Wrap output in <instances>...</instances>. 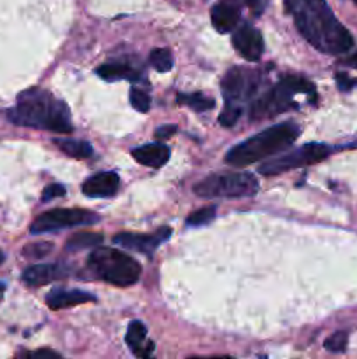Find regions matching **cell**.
<instances>
[{
    "mask_svg": "<svg viewBox=\"0 0 357 359\" xmlns=\"http://www.w3.org/2000/svg\"><path fill=\"white\" fill-rule=\"evenodd\" d=\"M287 13L293 16L300 34L326 55H343L354 48V37L326 0H286Z\"/></svg>",
    "mask_w": 357,
    "mask_h": 359,
    "instance_id": "obj_1",
    "label": "cell"
},
{
    "mask_svg": "<svg viewBox=\"0 0 357 359\" xmlns=\"http://www.w3.org/2000/svg\"><path fill=\"white\" fill-rule=\"evenodd\" d=\"M7 118L16 125L49 130L55 133H72V121L66 104L44 90H27L18 97L16 107L7 111Z\"/></svg>",
    "mask_w": 357,
    "mask_h": 359,
    "instance_id": "obj_2",
    "label": "cell"
},
{
    "mask_svg": "<svg viewBox=\"0 0 357 359\" xmlns=\"http://www.w3.org/2000/svg\"><path fill=\"white\" fill-rule=\"evenodd\" d=\"M298 137H300V126L294 123L273 125L252 135L251 139L244 140L238 146L231 147L224 156V161L233 167H247V165L258 163L273 154L282 153L284 149L296 142Z\"/></svg>",
    "mask_w": 357,
    "mask_h": 359,
    "instance_id": "obj_3",
    "label": "cell"
},
{
    "mask_svg": "<svg viewBox=\"0 0 357 359\" xmlns=\"http://www.w3.org/2000/svg\"><path fill=\"white\" fill-rule=\"evenodd\" d=\"M88 266L98 279L118 287L133 286L142 276V265L114 248H94L88 258Z\"/></svg>",
    "mask_w": 357,
    "mask_h": 359,
    "instance_id": "obj_4",
    "label": "cell"
},
{
    "mask_svg": "<svg viewBox=\"0 0 357 359\" xmlns=\"http://www.w3.org/2000/svg\"><path fill=\"white\" fill-rule=\"evenodd\" d=\"M296 93L310 95L312 100L315 102V86L307 77L294 76V74L282 76V79L272 90L262 93L252 104L248 116H251V119L275 118V116L289 111L290 107H296V104L293 102V97Z\"/></svg>",
    "mask_w": 357,
    "mask_h": 359,
    "instance_id": "obj_5",
    "label": "cell"
},
{
    "mask_svg": "<svg viewBox=\"0 0 357 359\" xmlns=\"http://www.w3.org/2000/svg\"><path fill=\"white\" fill-rule=\"evenodd\" d=\"M258 189V179L248 172L214 174L192 186V191L200 198H241L255 195Z\"/></svg>",
    "mask_w": 357,
    "mask_h": 359,
    "instance_id": "obj_6",
    "label": "cell"
},
{
    "mask_svg": "<svg viewBox=\"0 0 357 359\" xmlns=\"http://www.w3.org/2000/svg\"><path fill=\"white\" fill-rule=\"evenodd\" d=\"M331 147L326 146V144H304V146L298 147V149L290 151V153H286L282 156L275 158V160H270L266 163H262L259 167V174L268 175L270 177V175H279L284 174V172L307 167V165L318 163V161L326 160L331 154Z\"/></svg>",
    "mask_w": 357,
    "mask_h": 359,
    "instance_id": "obj_7",
    "label": "cell"
},
{
    "mask_svg": "<svg viewBox=\"0 0 357 359\" xmlns=\"http://www.w3.org/2000/svg\"><path fill=\"white\" fill-rule=\"evenodd\" d=\"M98 219H100L98 214L90 212V210L84 209H52L41 214V216L31 223L30 233H51V231L80 226V224H93L97 223Z\"/></svg>",
    "mask_w": 357,
    "mask_h": 359,
    "instance_id": "obj_8",
    "label": "cell"
},
{
    "mask_svg": "<svg viewBox=\"0 0 357 359\" xmlns=\"http://www.w3.org/2000/svg\"><path fill=\"white\" fill-rule=\"evenodd\" d=\"M259 86H261V74L258 70L240 69V67L227 70L220 83L226 104L240 105V107L258 93Z\"/></svg>",
    "mask_w": 357,
    "mask_h": 359,
    "instance_id": "obj_9",
    "label": "cell"
},
{
    "mask_svg": "<svg viewBox=\"0 0 357 359\" xmlns=\"http://www.w3.org/2000/svg\"><path fill=\"white\" fill-rule=\"evenodd\" d=\"M231 44L248 62H258L262 55V49H265V41H262L261 32L248 23H244L234 28Z\"/></svg>",
    "mask_w": 357,
    "mask_h": 359,
    "instance_id": "obj_10",
    "label": "cell"
},
{
    "mask_svg": "<svg viewBox=\"0 0 357 359\" xmlns=\"http://www.w3.org/2000/svg\"><path fill=\"white\" fill-rule=\"evenodd\" d=\"M172 228H161L158 230V233L153 235H144V233H118L112 241L114 244L121 245V248L133 249V251H139L146 256H153L154 251L163 244L164 241L170 238Z\"/></svg>",
    "mask_w": 357,
    "mask_h": 359,
    "instance_id": "obj_11",
    "label": "cell"
},
{
    "mask_svg": "<svg viewBox=\"0 0 357 359\" xmlns=\"http://www.w3.org/2000/svg\"><path fill=\"white\" fill-rule=\"evenodd\" d=\"M245 6L244 0H220L212 7V25L220 34H230L238 27L241 18V7Z\"/></svg>",
    "mask_w": 357,
    "mask_h": 359,
    "instance_id": "obj_12",
    "label": "cell"
},
{
    "mask_svg": "<svg viewBox=\"0 0 357 359\" xmlns=\"http://www.w3.org/2000/svg\"><path fill=\"white\" fill-rule=\"evenodd\" d=\"M119 189V175L115 172H100L83 182V193L90 198H108Z\"/></svg>",
    "mask_w": 357,
    "mask_h": 359,
    "instance_id": "obj_13",
    "label": "cell"
},
{
    "mask_svg": "<svg viewBox=\"0 0 357 359\" xmlns=\"http://www.w3.org/2000/svg\"><path fill=\"white\" fill-rule=\"evenodd\" d=\"M65 277H69V270L62 265H31L23 272V283L30 287H41Z\"/></svg>",
    "mask_w": 357,
    "mask_h": 359,
    "instance_id": "obj_14",
    "label": "cell"
},
{
    "mask_svg": "<svg viewBox=\"0 0 357 359\" xmlns=\"http://www.w3.org/2000/svg\"><path fill=\"white\" fill-rule=\"evenodd\" d=\"M94 300H97L94 294L80 290H52L51 293L46 297V304H48V307L52 309V311L76 307V305L90 304V302Z\"/></svg>",
    "mask_w": 357,
    "mask_h": 359,
    "instance_id": "obj_15",
    "label": "cell"
},
{
    "mask_svg": "<svg viewBox=\"0 0 357 359\" xmlns=\"http://www.w3.org/2000/svg\"><path fill=\"white\" fill-rule=\"evenodd\" d=\"M133 158H135L139 163L147 165V167L160 168L170 158V149H168L164 144L154 142V144H146V146H140L133 149Z\"/></svg>",
    "mask_w": 357,
    "mask_h": 359,
    "instance_id": "obj_16",
    "label": "cell"
},
{
    "mask_svg": "<svg viewBox=\"0 0 357 359\" xmlns=\"http://www.w3.org/2000/svg\"><path fill=\"white\" fill-rule=\"evenodd\" d=\"M147 328L144 323L140 321H132L128 326V332H126V344L132 349V353L135 356L140 358H149L154 353V342H147Z\"/></svg>",
    "mask_w": 357,
    "mask_h": 359,
    "instance_id": "obj_17",
    "label": "cell"
},
{
    "mask_svg": "<svg viewBox=\"0 0 357 359\" xmlns=\"http://www.w3.org/2000/svg\"><path fill=\"white\" fill-rule=\"evenodd\" d=\"M55 144L70 158L76 160H86L93 154V146L86 140H74V139H55Z\"/></svg>",
    "mask_w": 357,
    "mask_h": 359,
    "instance_id": "obj_18",
    "label": "cell"
},
{
    "mask_svg": "<svg viewBox=\"0 0 357 359\" xmlns=\"http://www.w3.org/2000/svg\"><path fill=\"white\" fill-rule=\"evenodd\" d=\"M97 74L105 81H118V79L135 81L136 77H139V74H136L132 67L126 65V63H104L102 67H98Z\"/></svg>",
    "mask_w": 357,
    "mask_h": 359,
    "instance_id": "obj_19",
    "label": "cell"
},
{
    "mask_svg": "<svg viewBox=\"0 0 357 359\" xmlns=\"http://www.w3.org/2000/svg\"><path fill=\"white\" fill-rule=\"evenodd\" d=\"M104 242V235L93 233V231H80V233H74L69 241L65 242L66 251H80V249L88 248H98Z\"/></svg>",
    "mask_w": 357,
    "mask_h": 359,
    "instance_id": "obj_20",
    "label": "cell"
},
{
    "mask_svg": "<svg viewBox=\"0 0 357 359\" xmlns=\"http://www.w3.org/2000/svg\"><path fill=\"white\" fill-rule=\"evenodd\" d=\"M177 102L196 112L210 111V109H214V105H216V100H214V98L205 97L203 93H181L177 97Z\"/></svg>",
    "mask_w": 357,
    "mask_h": 359,
    "instance_id": "obj_21",
    "label": "cell"
},
{
    "mask_svg": "<svg viewBox=\"0 0 357 359\" xmlns=\"http://www.w3.org/2000/svg\"><path fill=\"white\" fill-rule=\"evenodd\" d=\"M149 62L158 72H168V70H172V67H174V56H172V53L168 51V49L156 48L150 51Z\"/></svg>",
    "mask_w": 357,
    "mask_h": 359,
    "instance_id": "obj_22",
    "label": "cell"
},
{
    "mask_svg": "<svg viewBox=\"0 0 357 359\" xmlns=\"http://www.w3.org/2000/svg\"><path fill=\"white\" fill-rule=\"evenodd\" d=\"M216 210H217L216 205L202 207V209H198V210H195L192 214H189L186 223H188L189 226H205V224H209L210 221L216 217Z\"/></svg>",
    "mask_w": 357,
    "mask_h": 359,
    "instance_id": "obj_23",
    "label": "cell"
},
{
    "mask_svg": "<svg viewBox=\"0 0 357 359\" xmlns=\"http://www.w3.org/2000/svg\"><path fill=\"white\" fill-rule=\"evenodd\" d=\"M52 248L55 245L51 242H35V244H28L24 245L23 249V256L30 259H42L46 256H49L52 252Z\"/></svg>",
    "mask_w": 357,
    "mask_h": 359,
    "instance_id": "obj_24",
    "label": "cell"
},
{
    "mask_svg": "<svg viewBox=\"0 0 357 359\" xmlns=\"http://www.w3.org/2000/svg\"><path fill=\"white\" fill-rule=\"evenodd\" d=\"M130 104H132V107L135 109V111L147 112L150 107V98L149 95L144 90H140V88H132V90H130Z\"/></svg>",
    "mask_w": 357,
    "mask_h": 359,
    "instance_id": "obj_25",
    "label": "cell"
},
{
    "mask_svg": "<svg viewBox=\"0 0 357 359\" xmlns=\"http://www.w3.org/2000/svg\"><path fill=\"white\" fill-rule=\"evenodd\" d=\"M349 344V333L346 332H336L331 337H328L324 342V347L329 353H343Z\"/></svg>",
    "mask_w": 357,
    "mask_h": 359,
    "instance_id": "obj_26",
    "label": "cell"
},
{
    "mask_svg": "<svg viewBox=\"0 0 357 359\" xmlns=\"http://www.w3.org/2000/svg\"><path fill=\"white\" fill-rule=\"evenodd\" d=\"M240 116H241L240 105L226 104V107H224V111L220 112V116H219V123L223 126H226V128H230V126H233L234 123L240 119Z\"/></svg>",
    "mask_w": 357,
    "mask_h": 359,
    "instance_id": "obj_27",
    "label": "cell"
},
{
    "mask_svg": "<svg viewBox=\"0 0 357 359\" xmlns=\"http://www.w3.org/2000/svg\"><path fill=\"white\" fill-rule=\"evenodd\" d=\"M65 193L66 188L63 184H49L42 191V202H51V200L59 198V196H65Z\"/></svg>",
    "mask_w": 357,
    "mask_h": 359,
    "instance_id": "obj_28",
    "label": "cell"
},
{
    "mask_svg": "<svg viewBox=\"0 0 357 359\" xmlns=\"http://www.w3.org/2000/svg\"><path fill=\"white\" fill-rule=\"evenodd\" d=\"M336 84H338V88L342 91H350L352 88L357 86V79L346 76L345 72H338L336 74Z\"/></svg>",
    "mask_w": 357,
    "mask_h": 359,
    "instance_id": "obj_29",
    "label": "cell"
},
{
    "mask_svg": "<svg viewBox=\"0 0 357 359\" xmlns=\"http://www.w3.org/2000/svg\"><path fill=\"white\" fill-rule=\"evenodd\" d=\"M177 132V126L175 125H164V126H160V128L156 130V133H154V135H156V139H170L172 135H174V133Z\"/></svg>",
    "mask_w": 357,
    "mask_h": 359,
    "instance_id": "obj_30",
    "label": "cell"
},
{
    "mask_svg": "<svg viewBox=\"0 0 357 359\" xmlns=\"http://www.w3.org/2000/svg\"><path fill=\"white\" fill-rule=\"evenodd\" d=\"M30 356H34V358H49V359H52V358H59V354H58V353H55V351L42 349V351H35V353H31Z\"/></svg>",
    "mask_w": 357,
    "mask_h": 359,
    "instance_id": "obj_31",
    "label": "cell"
},
{
    "mask_svg": "<svg viewBox=\"0 0 357 359\" xmlns=\"http://www.w3.org/2000/svg\"><path fill=\"white\" fill-rule=\"evenodd\" d=\"M345 65H349V67H354V69H357V51L356 53H352V55L350 56H346L345 58Z\"/></svg>",
    "mask_w": 357,
    "mask_h": 359,
    "instance_id": "obj_32",
    "label": "cell"
},
{
    "mask_svg": "<svg viewBox=\"0 0 357 359\" xmlns=\"http://www.w3.org/2000/svg\"><path fill=\"white\" fill-rule=\"evenodd\" d=\"M4 258H6V256H4V252L0 251V265H2V263H4Z\"/></svg>",
    "mask_w": 357,
    "mask_h": 359,
    "instance_id": "obj_33",
    "label": "cell"
},
{
    "mask_svg": "<svg viewBox=\"0 0 357 359\" xmlns=\"http://www.w3.org/2000/svg\"><path fill=\"white\" fill-rule=\"evenodd\" d=\"M2 293H4V286H2V284H0V297H2Z\"/></svg>",
    "mask_w": 357,
    "mask_h": 359,
    "instance_id": "obj_34",
    "label": "cell"
},
{
    "mask_svg": "<svg viewBox=\"0 0 357 359\" xmlns=\"http://www.w3.org/2000/svg\"><path fill=\"white\" fill-rule=\"evenodd\" d=\"M352 147H357V142H354V144H352Z\"/></svg>",
    "mask_w": 357,
    "mask_h": 359,
    "instance_id": "obj_35",
    "label": "cell"
},
{
    "mask_svg": "<svg viewBox=\"0 0 357 359\" xmlns=\"http://www.w3.org/2000/svg\"><path fill=\"white\" fill-rule=\"evenodd\" d=\"M354 2H356V4H357V0H354Z\"/></svg>",
    "mask_w": 357,
    "mask_h": 359,
    "instance_id": "obj_36",
    "label": "cell"
}]
</instances>
